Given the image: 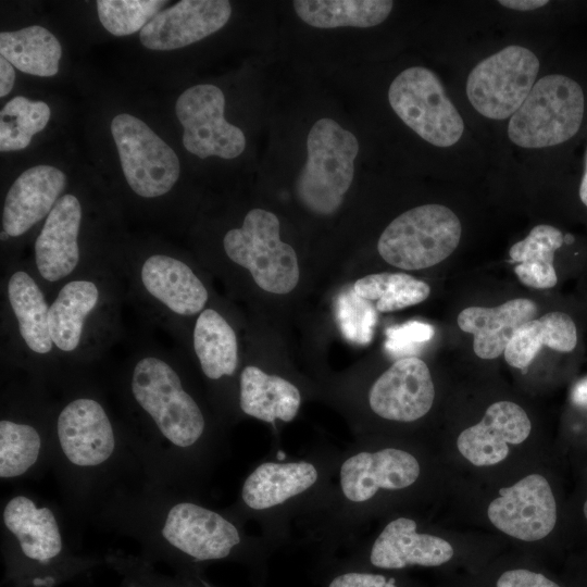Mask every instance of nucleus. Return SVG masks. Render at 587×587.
I'll return each instance as SVG.
<instances>
[{"instance_id":"nucleus-1","label":"nucleus","mask_w":587,"mask_h":587,"mask_svg":"<svg viewBox=\"0 0 587 587\" xmlns=\"http://www.w3.org/2000/svg\"><path fill=\"white\" fill-rule=\"evenodd\" d=\"M89 522L195 569L241 562L250 567L258 587H266L268 560L276 551L261 535H249L227 508H211L197 496L147 477L113 491Z\"/></svg>"},{"instance_id":"nucleus-2","label":"nucleus","mask_w":587,"mask_h":587,"mask_svg":"<svg viewBox=\"0 0 587 587\" xmlns=\"http://www.w3.org/2000/svg\"><path fill=\"white\" fill-rule=\"evenodd\" d=\"M129 392L145 421L146 429L132 444L147 477L200 498L229 449L197 399L155 357L136 363Z\"/></svg>"},{"instance_id":"nucleus-3","label":"nucleus","mask_w":587,"mask_h":587,"mask_svg":"<svg viewBox=\"0 0 587 587\" xmlns=\"http://www.w3.org/2000/svg\"><path fill=\"white\" fill-rule=\"evenodd\" d=\"M72 516L89 521L113 491L147 477L129 436L90 396L66 402L54 420L52 465Z\"/></svg>"},{"instance_id":"nucleus-4","label":"nucleus","mask_w":587,"mask_h":587,"mask_svg":"<svg viewBox=\"0 0 587 587\" xmlns=\"http://www.w3.org/2000/svg\"><path fill=\"white\" fill-rule=\"evenodd\" d=\"M255 463L226 507L243 524L254 521L276 550L292 545V524L327 494L340 449L317 447L287 459L282 449Z\"/></svg>"},{"instance_id":"nucleus-5","label":"nucleus","mask_w":587,"mask_h":587,"mask_svg":"<svg viewBox=\"0 0 587 587\" xmlns=\"http://www.w3.org/2000/svg\"><path fill=\"white\" fill-rule=\"evenodd\" d=\"M308 159L296 183L300 202L313 213L338 210L354 176L357 137L329 117L320 118L307 138Z\"/></svg>"},{"instance_id":"nucleus-6","label":"nucleus","mask_w":587,"mask_h":587,"mask_svg":"<svg viewBox=\"0 0 587 587\" xmlns=\"http://www.w3.org/2000/svg\"><path fill=\"white\" fill-rule=\"evenodd\" d=\"M585 97L580 85L563 74L537 79L521 108L509 118L508 137L524 149L569 141L580 129Z\"/></svg>"},{"instance_id":"nucleus-7","label":"nucleus","mask_w":587,"mask_h":587,"mask_svg":"<svg viewBox=\"0 0 587 587\" xmlns=\"http://www.w3.org/2000/svg\"><path fill=\"white\" fill-rule=\"evenodd\" d=\"M462 226L448 207L437 203L412 208L382 233L377 250L389 264L422 270L447 259L460 243Z\"/></svg>"},{"instance_id":"nucleus-8","label":"nucleus","mask_w":587,"mask_h":587,"mask_svg":"<svg viewBox=\"0 0 587 587\" xmlns=\"http://www.w3.org/2000/svg\"><path fill=\"white\" fill-rule=\"evenodd\" d=\"M277 216L263 209L250 210L240 228L226 233L227 257L247 268L263 290L284 295L292 291L300 277L297 254L280 240Z\"/></svg>"},{"instance_id":"nucleus-9","label":"nucleus","mask_w":587,"mask_h":587,"mask_svg":"<svg viewBox=\"0 0 587 587\" xmlns=\"http://www.w3.org/2000/svg\"><path fill=\"white\" fill-rule=\"evenodd\" d=\"M388 101L409 128L435 147L454 146L464 134L461 114L439 77L427 67L400 72L389 86Z\"/></svg>"},{"instance_id":"nucleus-10","label":"nucleus","mask_w":587,"mask_h":587,"mask_svg":"<svg viewBox=\"0 0 587 587\" xmlns=\"http://www.w3.org/2000/svg\"><path fill=\"white\" fill-rule=\"evenodd\" d=\"M1 540L5 554L27 567H50L66 559L68 547L58 510L39 497L18 490L1 505Z\"/></svg>"},{"instance_id":"nucleus-11","label":"nucleus","mask_w":587,"mask_h":587,"mask_svg":"<svg viewBox=\"0 0 587 587\" xmlns=\"http://www.w3.org/2000/svg\"><path fill=\"white\" fill-rule=\"evenodd\" d=\"M539 59L528 48L507 46L480 60L469 73L465 92L471 105L489 120L510 118L537 82Z\"/></svg>"},{"instance_id":"nucleus-12","label":"nucleus","mask_w":587,"mask_h":587,"mask_svg":"<svg viewBox=\"0 0 587 587\" xmlns=\"http://www.w3.org/2000/svg\"><path fill=\"white\" fill-rule=\"evenodd\" d=\"M122 170L129 187L145 198L168 192L179 177L174 150L136 116L118 114L111 122Z\"/></svg>"},{"instance_id":"nucleus-13","label":"nucleus","mask_w":587,"mask_h":587,"mask_svg":"<svg viewBox=\"0 0 587 587\" xmlns=\"http://www.w3.org/2000/svg\"><path fill=\"white\" fill-rule=\"evenodd\" d=\"M346 557L355 566L398 572L408 567H438L454 555L444 538L419 530L417 522L408 516L389 520L367 544H353Z\"/></svg>"},{"instance_id":"nucleus-14","label":"nucleus","mask_w":587,"mask_h":587,"mask_svg":"<svg viewBox=\"0 0 587 587\" xmlns=\"http://www.w3.org/2000/svg\"><path fill=\"white\" fill-rule=\"evenodd\" d=\"M225 97L211 84L186 89L176 101V115L184 127L183 145L200 159L216 155L234 159L242 153V130L224 117Z\"/></svg>"},{"instance_id":"nucleus-15","label":"nucleus","mask_w":587,"mask_h":587,"mask_svg":"<svg viewBox=\"0 0 587 587\" xmlns=\"http://www.w3.org/2000/svg\"><path fill=\"white\" fill-rule=\"evenodd\" d=\"M367 407L377 417L413 423L433 407L435 387L426 363L416 357L396 360L367 390Z\"/></svg>"},{"instance_id":"nucleus-16","label":"nucleus","mask_w":587,"mask_h":587,"mask_svg":"<svg viewBox=\"0 0 587 587\" xmlns=\"http://www.w3.org/2000/svg\"><path fill=\"white\" fill-rule=\"evenodd\" d=\"M487 509L489 521L504 534L536 541L551 533L557 522V504L547 479L530 474L499 490Z\"/></svg>"},{"instance_id":"nucleus-17","label":"nucleus","mask_w":587,"mask_h":587,"mask_svg":"<svg viewBox=\"0 0 587 587\" xmlns=\"http://www.w3.org/2000/svg\"><path fill=\"white\" fill-rule=\"evenodd\" d=\"M226 0H183L159 12L139 33L141 43L166 51L197 42L221 29L229 20Z\"/></svg>"},{"instance_id":"nucleus-18","label":"nucleus","mask_w":587,"mask_h":587,"mask_svg":"<svg viewBox=\"0 0 587 587\" xmlns=\"http://www.w3.org/2000/svg\"><path fill=\"white\" fill-rule=\"evenodd\" d=\"M532 424L526 412L511 401H498L488 407L479 423L464 429L458 437L460 453L476 466H489L509 454L508 444L523 442Z\"/></svg>"},{"instance_id":"nucleus-19","label":"nucleus","mask_w":587,"mask_h":587,"mask_svg":"<svg viewBox=\"0 0 587 587\" xmlns=\"http://www.w3.org/2000/svg\"><path fill=\"white\" fill-rule=\"evenodd\" d=\"M65 186L66 176L57 167L37 165L24 171L7 193L3 230L11 237L26 233L51 212Z\"/></svg>"},{"instance_id":"nucleus-20","label":"nucleus","mask_w":587,"mask_h":587,"mask_svg":"<svg viewBox=\"0 0 587 587\" xmlns=\"http://www.w3.org/2000/svg\"><path fill=\"white\" fill-rule=\"evenodd\" d=\"M82 207L73 195L59 198L35 242L36 265L48 282L70 275L79 261Z\"/></svg>"},{"instance_id":"nucleus-21","label":"nucleus","mask_w":587,"mask_h":587,"mask_svg":"<svg viewBox=\"0 0 587 587\" xmlns=\"http://www.w3.org/2000/svg\"><path fill=\"white\" fill-rule=\"evenodd\" d=\"M537 304L525 298L509 300L495 308L469 307L458 315V325L474 336L475 354L485 360L501 355L514 333L534 320Z\"/></svg>"},{"instance_id":"nucleus-22","label":"nucleus","mask_w":587,"mask_h":587,"mask_svg":"<svg viewBox=\"0 0 587 587\" xmlns=\"http://www.w3.org/2000/svg\"><path fill=\"white\" fill-rule=\"evenodd\" d=\"M302 403L300 388L289 379L247 365L239 377L238 407L247 416L276 426L294 421Z\"/></svg>"},{"instance_id":"nucleus-23","label":"nucleus","mask_w":587,"mask_h":587,"mask_svg":"<svg viewBox=\"0 0 587 587\" xmlns=\"http://www.w3.org/2000/svg\"><path fill=\"white\" fill-rule=\"evenodd\" d=\"M146 290L172 312L189 316L203 310L208 291L184 262L165 254L149 257L141 266Z\"/></svg>"},{"instance_id":"nucleus-24","label":"nucleus","mask_w":587,"mask_h":587,"mask_svg":"<svg viewBox=\"0 0 587 587\" xmlns=\"http://www.w3.org/2000/svg\"><path fill=\"white\" fill-rule=\"evenodd\" d=\"M576 342V326L571 316L553 311L524 323L514 333L503 355L509 365L525 373L542 346L570 352Z\"/></svg>"},{"instance_id":"nucleus-25","label":"nucleus","mask_w":587,"mask_h":587,"mask_svg":"<svg viewBox=\"0 0 587 587\" xmlns=\"http://www.w3.org/2000/svg\"><path fill=\"white\" fill-rule=\"evenodd\" d=\"M193 348L208 379L232 377L238 365L237 337L227 321L215 310L205 309L193 329Z\"/></svg>"},{"instance_id":"nucleus-26","label":"nucleus","mask_w":587,"mask_h":587,"mask_svg":"<svg viewBox=\"0 0 587 587\" xmlns=\"http://www.w3.org/2000/svg\"><path fill=\"white\" fill-rule=\"evenodd\" d=\"M560 229L548 224H539L529 234L515 242L509 251L512 262L517 263L514 273L526 286L548 289L557 282L553 266L554 252L563 245Z\"/></svg>"},{"instance_id":"nucleus-27","label":"nucleus","mask_w":587,"mask_h":587,"mask_svg":"<svg viewBox=\"0 0 587 587\" xmlns=\"http://www.w3.org/2000/svg\"><path fill=\"white\" fill-rule=\"evenodd\" d=\"M0 54L17 70L49 77L59 71L62 48L57 37L39 25L0 34Z\"/></svg>"},{"instance_id":"nucleus-28","label":"nucleus","mask_w":587,"mask_h":587,"mask_svg":"<svg viewBox=\"0 0 587 587\" xmlns=\"http://www.w3.org/2000/svg\"><path fill=\"white\" fill-rule=\"evenodd\" d=\"M99 300V290L89 280L65 284L49 307V332L53 345L60 350H75L82 338L87 315Z\"/></svg>"},{"instance_id":"nucleus-29","label":"nucleus","mask_w":587,"mask_h":587,"mask_svg":"<svg viewBox=\"0 0 587 587\" xmlns=\"http://www.w3.org/2000/svg\"><path fill=\"white\" fill-rule=\"evenodd\" d=\"M297 15L317 28L373 27L384 22L394 8L389 0H295Z\"/></svg>"},{"instance_id":"nucleus-30","label":"nucleus","mask_w":587,"mask_h":587,"mask_svg":"<svg viewBox=\"0 0 587 587\" xmlns=\"http://www.w3.org/2000/svg\"><path fill=\"white\" fill-rule=\"evenodd\" d=\"M8 297L27 347L36 353L50 352L53 342L49 332V308L36 282L26 272H15L8 283Z\"/></svg>"},{"instance_id":"nucleus-31","label":"nucleus","mask_w":587,"mask_h":587,"mask_svg":"<svg viewBox=\"0 0 587 587\" xmlns=\"http://www.w3.org/2000/svg\"><path fill=\"white\" fill-rule=\"evenodd\" d=\"M358 296L376 302L379 312H392L421 303L430 294L429 286L404 273H376L353 284Z\"/></svg>"},{"instance_id":"nucleus-32","label":"nucleus","mask_w":587,"mask_h":587,"mask_svg":"<svg viewBox=\"0 0 587 587\" xmlns=\"http://www.w3.org/2000/svg\"><path fill=\"white\" fill-rule=\"evenodd\" d=\"M50 118V108L43 101L18 96L5 103L0 112V151L25 149L33 136L42 130Z\"/></svg>"},{"instance_id":"nucleus-33","label":"nucleus","mask_w":587,"mask_h":587,"mask_svg":"<svg viewBox=\"0 0 587 587\" xmlns=\"http://www.w3.org/2000/svg\"><path fill=\"white\" fill-rule=\"evenodd\" d=\"M165 3L161 0H99L97 10L109 33L126 36L141 30Z\"/></svg>"},{"instance_id":"nucleus-34","label":"nucleus","mask_w":587,"mask_h":587,"mask_svg":"<svg viewBox=\"0 0 587 587\" xmlns=\"http://www.w3.org/2000/svg\"><path fill=\"white\" fill-rule=\"evenodd\" d=\"M316 567L321 587H408L392 572L355 566L337 555L319 560Z\"/></svg>"},{"instance_id":"nucleus-35","label":"nucleus","mask_w":587,"mask_h":587,"mask_svg":"<svg viewBox=\"0 0 587 587\" xmlns=\"http://www.w3.org/2000/svg\"><path fill=\"white\" fill-rule=\"evenodd\" d=\"M336 316L346 339L355 345L370 344L377 321L376 310L371 301L358 296L353 287L337 297Z\"/></svg>"},{"instance_id":"nucleus-36","label":"nucleus","mask_w":587,"mask_h":587,"mask_svg":"<svg viewBox=\"0 0 587 587\" xmlns=\"http://www.w3.org/2000/svg\"><path fill=\"white\" fill-rule=\"evenodd\" d=\"M434 336V328L427 323L409 321L386 329L385 347L395 357L415 352Z\"/></svg>"},{"instance_id":"nucleus-37","label":"nucleus","mask_w":587,"mask_h":587,"mask_svg":"<svg viewBox=\"0 0 587 587\" xmlns=\"http://www.w3.org/2000/svg\"><path fill=\"white\" fill-rule=\"evenodd\" d=\"M495 587H561L545 574L525 567L501 572L495 580Z\"/></svg>"},{"instance_id":"nucleus-38","label":"nucleus","mask_w":587,"mask_h":587,"mask_svg":"<svg viewBox=\"0 0 587 587\" xmlns=\"http://www.w3.org/2000/svg\"><path fill=\"white\" fill-rule=\"evenodd\" d=\"M15 79V73L13 65L5 60L3 57H0V97L3 98L7 96L13 88Z\"/></svg>"},{"instance_id":"nucleus-39","label":"nucleus","mask_w":587,"mask_h":587,"mask_svg":"<svg viewBox=\"0 0 587 587\" xmlns=\"http://www.w3.org/2000/svg\"><path fill=\"white\" fill-rule=\"evenodd\" d=\"M498 3L514 11H535L549 3L547 0H500Z\"/></svg>"},{"instance_id":"nucleus-40","label":"nucleus","mask_w":587,"mask_h":587,"mask_svg":"<svg viewBox=\"0 0 587 587\" xmlns=\"http://www.w3.org/2000/svg\"><path fill=\"white\" fill-rule=\"evenodd\" d=\"M572 400L577 405H587V377L574 386Z\"/></svg>"},{"instance_id":"nucleus-41","label":"nucleus","mask_w":587,"mask_h":587,"mask_svg":"<svg viewBox=\"0 0 587 587\" xmlns=\"http://www.w3.org/2000/svg\"><path fill=\"white\" fill-rule=\"evenodd\" d=\"M579 198L582 202L587 207V150L585 154L584 172L579 185Z\"/></svg>"},{"instance_id":"nucleus-42","label":"nucleus","mask_w":587,"mask_h":587,"mask_svg":"<svg viewBox=\"0 0 587 587\" xmlns=\"http://www.w3.org/2000/svg\"><path fill=\"white\" fill-rule=\"evenodd\" d=\"M186 587H212L211 585L207 584L203 580L193 579L190 585H187Z\"/></svg>"},{"instance_id":"nucleus-43","label":"nucleus","mask_w":587,"mask_h":587,"mask_svg":"<svg viewBox=\"0 0 587 587\" xmlns=\"http://www.w3.org/2000/svg\"><path fill=\"white\" fill-rule=\"evenodd\" d=\"M8 237H10L9 234L7 232L2 230L1 232V240H5V239H8Z\"/></svg>"},{"instance_id":"nucleus-44","label":"nucleus","mask_w":587,"mask_h":587,"mask_svg":"<svg viewBox=\"0 0 587 587\" xmlns=\"http://www.w3.org/2000/svg\"><path fill=\"white\" fill-rule=\"evenodd\" d=\"M584 514H585V517L587 519V500L584 504Z\"/></svg>"}]
</instances>
